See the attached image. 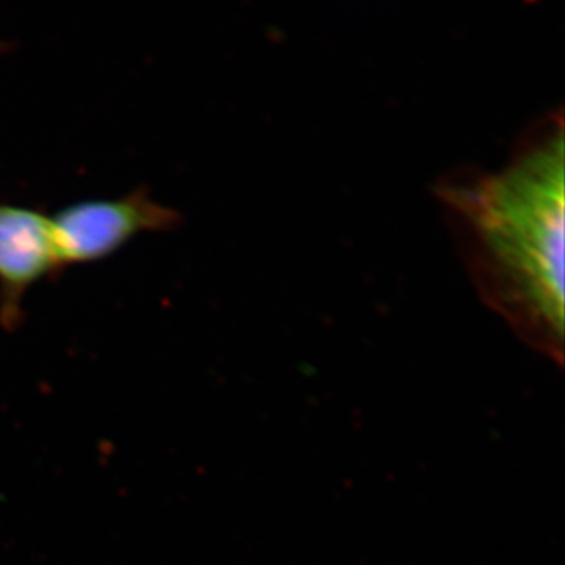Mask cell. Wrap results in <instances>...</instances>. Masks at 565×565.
<instances>
[{"instance_id":"obj_1","label":"cell","mask_w":565,"mask_h":565,"mask_svg":"<svg viewBox=\"0 0 565 565\" xmlns=\"http://www.w3.org/2000/svg\"><path fill=\"white\" fill-rule=\"evenodd\" d=\"M564 128L500 173L441 189L487 302L548 352L564 338Z\"/></svg>"},{"instance_id":"obj_2","label":"cell","mask_w":565,"mask_h":565,"mask_svg":"<svg viewBox=\"0 0 565 565\" xmlns=\"http://www.w3.org/2000/svg\"><path fill=\"white\" fill-rule=\"evenodd\" d=\"M178 222V212L156 202L148 189H136L120 199L73 203L51 217L62 269L103 262L139 234L169 232Z\"/></svg>"},{"instance_id":"obj_3","label":"cell","mask_w":565,"mask_h":565,"mask_svg":"<svg viewBox=\"0 0 565 565\" xmlns=\"http://www.w3.org/2000/svg\"><path fill=\"white\" fill-rule=\"evenodd\" d=\"M51 215L35 207L0 202V318L14 323L25 294L62 273Z\"/></svg>"},{"instance_id":"obj_4","label":"cell","mask_w":565,"mask_h":565,"mask_svg":"<svg viewBox=\"0 0 565 565\" xmlns=\"http://www.w3.org/2000/svg\"><path fill=\"white\" fill-rule=\"evenodd\" d=\"M0 47H2V44H0Z\"/></svg>"}]
</instances>
